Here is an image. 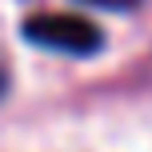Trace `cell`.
<instances>
[{"label":"cell","mask_w":152,"mask_h":152,"mask_svg":"<svg viewBox=\"0 0 152 152\" xmlns=\"http://www.w3.org/2000/svg\"><path fill=\"white\" fill-rule=\"evenodd\" d=\"M24 40L52 48V52H68V56H88V52L104 48V36H100L96 24L80 20V16H56V12L24 20Z\"/></svg>","instance_id":"1"},{"label":"cell","mask_w":152,"mask_h":152,"mask_svg":"<svg viewBox=\"0 0 152 152\" xmlns=\"http://www.w3.org/2000/svg\"><path fill=\"white\" fill-rule=\"evenodd\" d=\"M80 4H96V8H116V12H124V8H136L140 0H80Z\"/></svg>","instance_id":"2"}]
</instances>
